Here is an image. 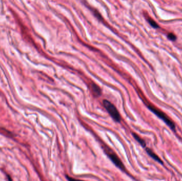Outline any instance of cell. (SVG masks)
Here are the masks:
<instances>
[{"instance_id": "3957f363", "label": "cell", "mask_w": 182, "mask_h": 181, "mask_svg": "<svg viewBox=\"0 0 182 181\" xmlns=\"http://www.w3.org/2000/svg\"><path fill=\"white\" fill-rule=\"evenodd\" d=\"M107 155L109 158L110 159V160L113 162V163L116 165L117 167H118L119 168L121 169V171H125V167L117 155H116V154L114 153H108Z\"/></svg>"}, {"instance_id": "6da1fadb", "label": "cell", "mask_w": 182, "mask_h": 181, "mask_svg": "<svg viewBox=\"0 0 182 181\" xmlns=\"http://www.w3.org/2000/svg\"><path fill=\"white\" fill-rule=\"evenodd\" d=\"M148 107L150 111H151L155 115H157L159 118L163 120L164 122L167 125L170 127L172 130L174 132H176V126L175 123L172 120L169 118L167 115L163 112V111L160 110L159 109L154 107L152 105H148Z\"/></svg>"}, {"instance_id": "277c9868", "label": "cell", "mask_w": 182, "mask_h": 181, "mask_svg": "<svg viewBox=\"0 0 182 181\" xmlns=\"http://www.w3.org/2000/svg\"><path fill=\"white\" fill-rule=\"evenodd\" d=\"M145 150L147 151V153L152 158H153L154 160H156L157 162L160 163V164L163 165V160H161L160 158L158 156L156 155L155 153H154L153 151L151 149H150V148H145Z\"/></svg>"}, {"instance_id": "8992f818", "label": "cell", "mask_w": 182, "mask_h": 181, "mask_svg": "<svg viewBox=\"0 0 182 181\" xmlns=\"http://www.w3.org/2000/svg\"><path fill=\"white\" fill-rule=\"evenodd\" d=\"M133 136L134 138V139L140 144V145L142 146L143 148H146V142L144 141L143 139L141 138L138 134L135 133H132Z\"/></svg>"}, {"instance_id": "5b68a950", "label": "cell", "mask_w": 182, "mask_h": 181, "mask_svg": "<svg viewBox=\"0 0 182 181\" xmlns=\"http://www.w3.org/2000/svg\"><path fill=\"white\" fill-rule=\"evenodd\" d=\"M91 88H92V91L93 92V94H94L95 97H99L101 95L102 90L99 86H98L97 84L93 83L91 85Z\"/></svg>"}, {"instance_id": "ba28073f", "label": "cell", "mask_w": 182, "mask_h": 181, "mask_svg": "<svg viewBox=\"0 0 182 181\" xmlns=\"http://www.w3.org/2000/svg\"><path fill=\"white\" fill-rule=\"evenodd\" d=\"M168 38L169 39H170V40H176V36L173 34V33H170V34H169L168 35Z\"/></svg>"}, {"instance_id": "7a4b0ae2", "label": "cell", "mask_w": 182, "mask_h": 181, "mask_svg": "<svg viewBox=\"0 0 182 181\" xmlns=\"http://www.w3.org/2000/svg\"><path fill=\"white\" fill-rule=\"evenodd\" d=\"M102 103L104 108L108 112V113H109V115L111 116V118L117 122H120L121 121V116L116 106H115L113 104L111 103L110 101L106 99H104Z\"/></svg>"}, {"instance_id": "52a82bcc", "label": "cell", "mask_w": 182, "mask_h": 181, "mask_svg": "<svg viewBox=\"0 0 182 181\" xmlns=\"http://www.w3.org/2000/svg\"><path fill=\"white\" fill-rule=\"evenodd\" d=\"M148 22H149V24L151 25V26L154 27V28H158L159 27L158 25L157 24L156 22L155 21H154V20L151 19V18H149L148 19Z\"/></svg>"}]
</instances>
